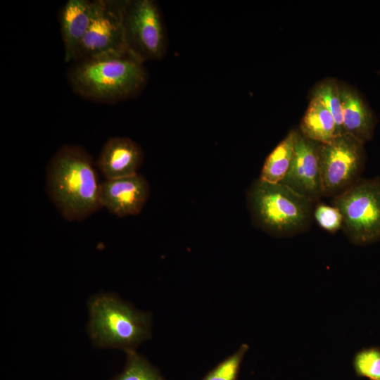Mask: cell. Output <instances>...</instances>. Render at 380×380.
Segmentation results:
<instances>
[{"label": "cell", "mask_w": 380, "mask_h": 380, "mask_svg": "<svg viewBox=\"0 0 380 380\" xmlns=\"http://www.w3.org/2000/svg\"><path fill=\"white\" fill-rule=\"evenodd\" d=\"M100 185L91 157L78 145H63L47 165L48 194L67 220H82L101 208Z\"/></svg>", "instance_id": "6da1fadb"}, {"label": "cell", "mask_w": 380, "mask_h": 380, "mask_svg": "<svg viewBox=\"0 0 380 380\" xmlns=\"http://www.w3.org/2000/svg\"><path fill=\"white\" fill-rule=\"evenodd\" d=\"M68 80L86 99L113 103L137 96L147 82L144 63L129 53H108L74 62Z\"/></svg>", "instance_id": "7a4b0ae2"}, {"label": "cell", "mask_w": 380, "mask_h": 380, "mask_svg": "<svg viewBox=\"0 0 380 380\" xmlns=\"http://www.w3.org/2000/svg\"><path fill=\"white\" fill-rule=\"evenodd\" d=\"M87 334L99 348L136 350L151 337L152 315L113 293L99 292L87 301Z\"/></svg>", "instance_id": "3957f363"}, {"label": "cell", "mask_w": 380, "mask_h": 380, "mask_svg": "<svg viewBox=\"0 0 380 380\" xmlns=\"http://www.w3.org/2000/svg\"><path fill=\"white\" fill-rule=\"evenodd\" d=\"M253 224L274 237L292 236L307 230L315 203L281 183L255 180L246 196Z\"/></svg>", "instance_id": "277c9868"}, {"label": "cell", "mask_w": 380, "mask_h": 380, "mask_svg": "<svg viewBox=\"0 0 380 380\" xmlns=\"http://www.w3.org/2000/svg\"><path fill=\"white\" fill-rule=\"evenodd\" d=\"M332 203L342 215V229L351 243L363 246L380 240V177L357 179Z\"/></svg>", "instance_id": "5b68a950"}, {"label": "cell", "mask_w": 380, "mask_h": 380, "mask_svg": "<svg viewBox=\"0 0 380 380\" xmlns=\"http://www.w3.org/2000/svg\"><path fill=\"white\" fill-rule=\"evenodd\" d=\"M125 39L128 52L144 63L161 58L167 37L158 4L153 0H125Z\"/></svg>", "instance_id": "8992f818"}, {"label": "cell", "mask_w": 380, "mask_h": 380, "mask_svg": "<svg viewBox=\"0 0 380 380\" xmlns=\"http://www.w3.org/2000/svg\"><path fill=\"white\" fill-rule=\"evenodd\" d=\"M363 142L348 134L320 144L319 163L322 196H336L357 180L364 163Z\"/></svg>", "instance_id": "52a82bcc"}, {"label": "cell", "mask_w": 380, "mask_h": 380, "mask_svg": "<svg viewBox=\"0 0 380 380\" xmlns=\"http://www.w3.org/2000/svg\"><path fill=\"white\" fill-rule=\"evenodd\" d=\"M93 2L91 20L74 62L108 53H129L123 26L125 0Z\"/></svg>", "instance_id": "ba28073f"}, {"label": "cell", "mask_w": 380, "mask_h": 380, "mask_svg": "<svg viewBox=\"0 0 380 380\" xmlns=\"http://www.w3.org/2000/svg\"><path fill=\"white\" fill-rule=\"evenodd\" d=\"M319 146L299 132L291 166L280 182L314 203L322 196Z\"/></svg>", "instance_id": "9c48e42d"}, {"label": "cell", "mask_w": 380, "mask_h": 380, "mask_svg": "<svg viewBox=\"0 0 380 380\" xmlns=\"http://www.w3.org/2000/svg\"><path fill=\"white\" fill-rule=\"evenodd\" d=\"M150 195L146 178L139 173L106 179L100 185V203L110 213L123 217L139 215Z\"/></svg>", "instance_id": "30bf717a"}, {"label": "cell", "mask_w": 380, "mask_h": 380, "mask_svg": "<svg viewBox=\"0 0 380 380\" xmlns=\"http://www.w3.org/2000/svg\"><path fill=\"white\" fill-rule=\"evenodd\" d=\"M144 160L141 148L127 137H114L104 144L96 162L106 179L137 174Z\"/></svg>", "instance_id": "8fae6325"}, {"label": "cell", "mask_w": 380, "mask_h": 380, "mask_svg": "<svg viewBox=\"0 0 380 380\" xmlns=\"http://www.w3.org/2000/svg\"><path fill=\"white\" fill-rule=\"evenodd\" d=\"M93 8V1L68 0L61 11L60 28L67 63L75 61L89 28Z\"/></svg>", "instance_id": "7c38bea8"}, {"label": "cell", "mask_w": 380, "mask_h": 380, "mask_svg": "<svg viewBox=\"0 0 380 380\" xmlns=\"http://www.w3.org/2000/svg\"><path fill=\"white\" fill-rule=\"evenodd\" d=\"M339 94L344 133L353 136L363 143L369 140L374 129L371 110L354 91L339 88Z\"/></svg>", "instance_id": "4fadbf2b"}, {"label": "cell", "mask_w": 380, "mask_h": 380, "mask_svg": "<svg viewBox=\"0 0 380 380\" xmlns=\"http://www.w3.org/2000/svg\"><path fill=\"white\" fill-rule=\"evenodd\" d=\"M300 133L306 138L324 144L336 136V123L329 110L313 97L300 123Z\"/></svg>", "instance_id": "5bb4252c"}, {"label": "cell", "mask_w": 380, "mask_h": 380, "mask_svg": "<svg viewBox=\"0 0 380 380\" xmlns=\"http://www.w3.org/2000/svg\"><path fill=\"white\" fill-rule=\"evenodd\" d=\"M298 132L291 131L267 157L259 179L269 183H280L291 166Z\"/></svg>", "instance_id": "9a60e30c"}, {"label": "cell", "mask_w": 380, "mask_h": 380, "mask_svg": "<svg viewBox=\"0 0 380 380\" xmlns=\"http://www.w3.org/2000/svg\"><path fill=\"white\" fill-rule=\"evenodd\" d=\"M125 353L127 358L123 371L110 380H165L160 372L136 350Z\"/></svg>", "instance_id": "2e32d148"}, {"label": "cell", "mask_w": 380, "mask_h": 380, "mask_svg": "<svg viewBox=\"0 0 380 380\" xmlns=\"http://www.w3.org/2000/svg\"><path fill=\"white\" fill-rule=\"evenodd\" d=\"M314 97L318 99L334 117L336 136L345 134L339 88L337 85L332 82L322 83L315 90Z\"/></svg>", "instance_id": "e0dca14e"}, {"label": "cell", "mask_w": 380, "mask_h": 380, "mask_svg": "<svg viewBox=\"0 0 380 380\" xmlns=\"http://www.w3.org/2000/svg\"><path fill=\"white\" fill-rule=\"evenodd\" d=\"M357 376L369 380H380V348L369 347L357 351L353 360Z\"/></svg>", "instance_id": "ac0fdd59"}, {"label": "cell", "mask_w": 380, "mask_h": 380, "mask_svg": "<svg viewBox=\"0 0 380 380\" xmlns=\"http://www.w3.org/2000/svg\"><path fill=\"white\" fill-rule=\"evenodd\" d=\"M249 346L243 343L238 350L220 362L202 380H237L243 359Z\"/></svg>", "instance_id": "d6986e66"}, {"label": "cell", "mask_w": 380, "mask_h": 380, "mask_svg": "<svg viewBox=\"0 0 380 380\" xmlns=\"http://www.w3.org/2000/svg\"><path fill=\"white\" fill-rule=\"evenodd\" d=\"M313 215L318 224L329 232L333 233L342 228V215L333 205L319 203L315 208Z\"/></svg>", "instance_id": "ffe728a7"}]
</instances>
